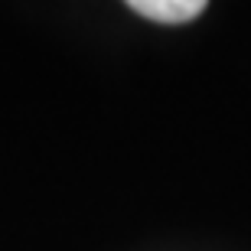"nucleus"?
<instances>
[{
	"label": "nucleus",
	"mask_w": 251,
	"mask_h": 251,
	"mask_svg": "<svg viewBox=\"0 0 251 251\" xmlns=\"http://www.w3.org/2000/svg\"><path fill=\"white\" fill-rule=\"evenodd\" d=\"M130 10L157 23H186L202 13L205 3L202 0H134Z\"/></svg>",
	"instance_id": "obj_1"
}]
</instances>
